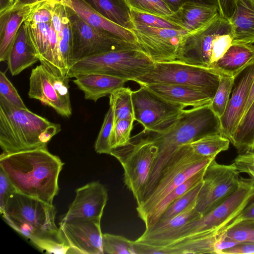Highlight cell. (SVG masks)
Wrapping results in <instances>:
<instances>
[{"label":"cell","mask_w":254,"mask_h":254,"mask_svg":"<svg viewBox=\"0 0 254 254\" xmlns=\"http://www.w3.org/2000/svg\"><path fill=\"white\" fill-rule=\"evenodd\" d=\"M64 163L47 147L0 156V169L16 191L50 205L59 190L58 180Z\"/></svg>","instance_id":"cell-1"},{"label":"cell","mask_w":254,"mask_h":254,"mask_svg":"<svg viewBox=\"0 0 254 254\" xmlns=\"http://www.w3.org/2000/svg\"><path fill=\"white\" fill-rule=\"evenodd\" d=\"M56 210L38 199L15 191L0 213L15 231L40 250L50 254H67L69 247L56 224Z\"/></svg>","instance_id":"cell-2"},{"label":"cell","mask_w":254,"mask_h":254,"mask_svg":"<svg viewBox=\"0 0 254 254\" xmlns=\"http://www.w3.org/2000/svg\"><path fill=\"white\" fill-rule=\"evenodd\" d=\"M220 118L209 104L184 109L173 125L165 131H141L140 133L152 140L158 148L143 199L150 194L163 168L179 147L206 135L220 134Z\"/></svg>","instance_id":"cell-3"},{"label":"cell","mask_w":254,"mask_h":254,"mask_svg":"<svg viewBox=\"0 0 254 254\" xmlns=\"http://www.w3.org/2000/svg\"><path fill=\"white\" fill-rule=\"evenodd\" d=\"M61 130L59 124L52 123L28 108L16 107L0 96L1 154L47 147Z\"/></svg>","instance_id":"cell-4"},{"label":"cell","mask_w":254,"mask_h":254,"mask_svg":"<svg viewBox=\"0 0 254 254\" xmlns=\"http://www.w3.org/2000/svg\"><path fill=\"white\" fill-rule=\"evenodd\" d=\"M229 20L218 14L212 21L182 38L175 61L211 68L232 44Z\"/></svg>","instance_id":"cell-5"},{"label":"cell","mask_w":254,"mask_h":254,"mask_svg":"<svg viewBox=\"0 0 254 254\" xmlns=\"http://www.w3.org/2000/svg\"><path fill=\"white\" fill-rule=\"evenodd\" d=\"M254 197V182L240 178L236 189L201 217L191 220L158 243L164 247L200 233H216L235 218Z\"/></svg>","instance_id":"cell-6"},{"label":"cell","mask_w":254,"mask_h":254,"mask_svg":"<svg viewBox=\"0 0 254 254\" xmlns=\"http://www.w3.org/2000/svg\"><path fill=\"white\" fill-rule=\"evenodd\" d=\"M155 63L140 49L109 51L81 59L70 67L69 78L99 73L133 81L151 71Z\"/></svg>","instance_id":"cell-7"},{"label":"cell","mask_w":254,"mask_h":254,"mask_svg":"<svg viewBox=\"0 0 254 254\" xmlns=\"http://www.w3.org/2000/svg\"><path fill=\"white\" fill-rule=\"evenodd\" d=\"M214 159L197 155L190 143L179 147L163 168L150 194L137 205L139 217L143 222L172 191L207 166Z\"/></svg>","instance_id":"cell-8"},{"label":"cell","mask_w":254,"mask_h":254,"mask_svg":"<svg viewBox=\"0 0 254 254\" xmlns=\"http://www.w3.org/2000/svg\"><path fill=\"white\" fill-rule=\"evenodd\" d=\"M134 138L128 145L112 149L110 155L122 165L124 183L138 205L143 199L158 148L152 140L140 133Z\"/></svg>","instance_id":"cell-9"},{"label":"cell","mask_w":254,"mask_h":254,"mask_svg":"<svg viewBox=\"0 0 254 254\" xmlns=\"http://www.w3.org/2000/svg\"><path fill=\"white\" fill-rule=\"evenodd\" d=\"M220 78V75L213 68L172 61L155 63L151 71L133 81L140 85L173 84L191 86L205 91L213 98Z\"/></svg>","instance_id":"cell-10"},{"label":"cell","mask_w":254,"mask_h":254,"mask_svg":"<svg viewBox=\"0 0 254 254\" xmlns=\"http://www.w3.org/2000/svg\"><path fill=\"white\" fill-rule=\"evenodd\" d=\"M66 9L72 38V64L86 57L109 51L140 49L137 44L94 28L70 7L66 6Z\"/></svg>","instance_id":"cell-11"},{"label":"cell","mask_w":254,"mask_h":254,"mask_svg":"<svg viewBox=\"0 0 254 254\" xmlns=\"http://www.w3.org/2000/svg\"><path fill=\"white\" fill-rule=\"evenodd\" d=\"M140 86L132 92L134 120L143 126L144 130L156 132L167 130L186 107L169 102L145 86Z\"/></svg>","instance_id":"cell-12"},{"label":"cell","mask_w":254,"mask_h":254,"mask_svg":"<svg viewBox=\"0 0 254 254\" xmlns=\"http://www.w3.org/2000/svg\"><path fill=\"white\" fill-rule=\"evenodd\" d=\"M69 78L59 76L41 64L32 69L29 77V98L40 101L52 108L61 116L69 118L72 114Z\"/></svg>","instance_id":"cell-13"},{"label":"cell","mask_w":254,"mask_h":254,"mask_svg":"<svg viewBox=\"0 0 254 254\" xmlns=\"http://www.w3.org/2000/svg\"><path fill=\"white\" fill-rule=\"evenodd\" d=\"M239 174L234 163L220 164L213 159L205 169L196 198L197 212L203 215L231 194L239 185Z\"/></svg>","instance_id":"cell-14"},{"label":"cell","mask_w":254,"mask_h":254,"mask_svg":"<svg viewBox=\"0 0 254 254\" xmlns=\"http://www.w3.org/2000/svg\"><path fill=\"white\" fill-rule=\"evenodd\" d=\"M140 49L154 63L175 61L184 29L134 25L131 30Z\"/></svg>","instance_id":"cell-15"},{"label":"cell","mask_w":254,"mask_h":254,"mask_svg":"<svg viewBox=\"0 0 254 254\" xmlns=\"http://www.w3.org/2000/svg\"><path fill=\"white\" fill-rule=\"evenodd\" d=\"M67 254H103L101 220L77 219L59 223Z\"/></svg>","instance_id":"cell-16"},{"label":"cell","mask_w":254,"mask_h":254,"mask_svg":"<svg viewBox=\"0 0 254 254\" xmlns=\"http://www.w3.org/2000/svg\"><path fill=\"white\" fill-rule=\"evenodd\" d=\"M75 198L61 221L73 219L101 220L108 195L105 187L99 182L87 184L78 188Z\"/></svg>","instance_id":"cell-17"},{"label":"cell","mask_w":254,"mask_h":254,"mask_svg":"<svg viewBox=\"0 0 254 254\" xmlns=\"http://www.w3.org/2000/svg\"><path fill=\"white\" fill-rule=\"evenodd\" d=\"M254 74V63L245 68L235 78L232 96L224 114L220 118V134L229 140L244 114Z\"/></svg>","instance_id":"cell-18"},{"label":"cell","mask_w":254,"mask_h":254,"mask_svg":"<svg viewBox=\"0 0 254 254\" xmlns=\"http://www.w3.org/2000/svg\"><path fill=\"white\" fill-rule=\"evenodd\" d=\"M45 2L11 7L0 13V62L7 61L9 52L21 25L37 8Z\"/></svg>","instance_id":"cell-19"},{"label":"cell","mask_w":254,"mask_h":254,"mask_svg":"<svg viewBox=\"0 0 254 254\" xmlns=\"http://www.w3.org/2000/svg\"><path fill=\"white\" fill-rule=\"evenodd\" d=\"M218 14L217 6L188 1L166 20L179 25L190 33L206 26Z\"/></svg>","instance_id":"cell-20"},{"label":"cell","mask_w":254,"mask_h":254,"mask_svg":"<svg viewBox=\"0 0 254 254\" xmlns=\"http://www.w3.org/2000/svg\"><path fill=\"white\" fill-rule=\"evenodd\" d=\"M164 99L185 107H196L210 104L213 97L205 91L195 87L173 84L144 85Z\"/></svg>","instance_id":"cell-21"},{"label":"cell","mask_w":254,"mask_h":254,"mask_svg":"<svg viewBox=\"0 0 254 254\" xmlns=\"http://www.w3.org/2000/svg\"><path fill=\"white\" fill-rule=\"evenodd\" d=\"M74 78L73 82L84 93V98L94 102L110 95L128 81L127 79L99 73L81 74Z\"/></svg>","instance_id":"cell-22"},{"label":"cell","mask_w":254,"mask_h":254,"mask_svg":"<svg viewBox=\"0 0 254 254\" xmlns=\"http://www.w3.org/2000/svg\"><path fill=\"white\" fill-rule=\"evenodd\" d=\"M39 59L24 22L20 26L9 52L7 64L12 76L18 75Z\"/></svg>","instance_id":"cell-23"},{"label":"cell","mask_w":254,"mask_h":254,"mask_svg":"<svg viewBox=\"0 0 254 254\" xmlns=\"http://www.w3.org/2000/svg\"><path fill=\"white\" fill-rule=\"evenodd\" d=\"M70 7L83 20L94 28L138 45L135 36L131 30L108 19L95 10L84 0H70Z\"/></svg>","instance_id":"cell-24"},{"label":"cell","mask_w":254,"mask_h":254,"mask_svg":"<svg viewBox=\"0 0 254 254\" xmlns=\"http://www.w3.org/2000/svg\"><path fill=\"white\" fill-rule=\"evenodd\" d=\"M229 20L232 30V44L254 43V0H237Z\"/></svg>","instance_id":"cell-25"},{"label":"cell","mask_w":254,"mask_h":254,"mask_svg":"<svg viewBox=\"0 0 254 254\" xmlns=\"http://www.w3.org/2000/svg\"><path fill=\"white\" fill-rule=\"evenodd\" d=\"M66 5L55 3L53 9L52 23L55 28L62 64L67 75L72 64V38Z\"/></svg>","instance_id":"cell-26"},{"label":"cell","mask_w":254,"mask_h":254,"mask_svg":"<svg viewBox=\"0 0 254 254\" xmlns=\"http://www.w3.org/2000/svg\"><path fill=\"white\" fill-rule=\"evenodd\" d=\"M254 63V46L233 44L213 66L220 75L235 77L249 65Z\"/></svg>","instance_id":"cell-27"},{"label":"cell","mask_w":254,"mask_h":254,"mask_svg":"<svg viewBox=\"0 0 254 254\" xmlns=\"http://www.w3.org/2000/svg\"><path fill=\"white\" fill-rule=\"evenodd\" d=\"M52 22L36 23L27 18L24 23L27 27L40 63L44 64L55 74L60 76L55 66L51 49L50 29Z\"/></svg>","instance_id":"cell-28"},{"label":"cell","mask_w":254,"mask_h":254,"mask_svg":"<svg viewBox=\"0 0 254 254\" xmlns=\"http://www.w3.org/2000/svg\"><path fill=\"white\" fill-rule=\"evenodd\" d=\"M100 14L127 29L133 28L130 9L125 0H84Z\"/></svg>","instance_id":"cell-29"},{"label":"cell","mask_w":254,"mask_h":254,"mask_svg":"<svg viewBox=\"0 0 254 254\" xmlns=\"http://www.w3.org/2000/svg\"><path fill=\"white\" fill-rule=\"evenodd\" d=\"M207 166L194 174L183 184L176 188L157 205L143 221L145 225V229H150L157 223L161 215L172 202L202 181L203 177Z\"/></svg>","instance_id":"cell-30"},{"label":"cell","mask_w":254,"mask_h":254,"mask_svg":"<svg viewBox=\"0 0 254 254\" xmlns=\"http://www.w3.org/2000/svg\"><path fill=\"white\" fill-rule=\"evenodd\" d=\"M230 141L239 153L254 148V101L242 116Z\"/></svg>","instance_id":"cell-31"},{"label":"cell","mask_w":254,"mask_h":254,"mask_svg":"<svg viewBox=\"0 0 254 254\" xmlns=\"http://www.w3.org/2000/svg\"><path fill=\"white\" fill-rule=\"evenodd\" d=\"M230 140L219 133L201 137L190 144L197 155L208 158H215L218 154L229 149Z\"/></svg>","instance_id":"cell-32"},{"label":"cell","mask_w":254,"mask_h":254,"mask_svg":"<svg viewBox=\"0 0 254 254\" xmlns=\"http://www.w3.org/2000/svg\"><path fill=\"white\" fill-rule=\"evenodd\" d=\"M132 92L130 88L123 86L110 95L109 103L113 110L114 124L121 120L134 119Z\"/></svg>","instance_id":"cell-33"},{"label":"cell","mask_w":254,"mask_h":254,"mask_svg":"<svg viewBox=\"0 0 254 254\" xmlns=\"http://www.w3.org/2000/svg\"><path fill=\"white\" fill-rule=\"evenodd\" d=\"M235 78L220 75L218 87L210 104L213 111L219 118L224 114L228 104Z\"/></svg>","instance_id":"cell-34"},{"label":"cell","mask_w":254,"mask_h":254,"mask_svg":"<svg viewBox=\"0 0 254 254\" xmlns=\"http://www.w3.org/2000/svg\"><path fill=\"white\" fill-rule=\"evenodd\" d=\"M130 9L155 15L165 19L174 13L164 0H125Z\"/></svg>","instance_id":"cell-35"},{"label":"cell","mask_w":254,"mask_h":254,"mask_svg":"<svg viewBox=\"0 0 254 254\" xmlns=\"http://www.w3.org/2000/svg\"><path fill=\"white\" fill-rule=\"evenodd\" d=\"M202 181L172 202L161 215L157 222L168 220L187 209L196 200Z\"/></svg>","instance_id":"cell-36"},{"label":"cell","mask_w":254,"mask_h":254,"mask_svg":"<svg viewBox=\"0 0 254 254\" xmlns=\"http://www.w3.org/2000/svg\"><path fill=\"white\" fill-rule=\"evenodd\" d=\"M103 254H135L133 241L120 235L103 234Z\"/></svg>","instance_id":"cell-37"},{"label":"cell","mask_w":254,"mask_h":254,"mask_svg":"<svg viewBox=\"0 0 254 254\" xmlns=\"http://www.w3.org/2000/svg\"><path fill=\"white\" fill-rule=\"evenodd\" d=\"M221 233H223L226 238L240 243L254 244V218L243 220Z\"/></svg>","instance_id":"cell-38"},{"label":"cell","mask_w":254,"mask_h":254,"mask_svg":"<svg viewBox=\"0 0 254 254\" xmlns=\"http://www.w3.org/2000/svg\"><path fill=\"white\" fill-rule=\"evenodd\" d=\"M114 124L113 110L110 106L95 143L94 149L96 152L99 154H110L112 149L110 145V139Z\"/></svg>","instance_id":"cell-39"},{"label":"cell","mask_w":254,"mask_h":254,"mask_svg":"<svg viewBox=\"0 0 254 254\" xmlns=\"http://www.w3.org/2000/svg\"><path fill=\"white\" fill-rule=\"evenodd\" d=\"M134 121V119H124L114 125L110 139L112 149L124 147L129 143Z\"/></svg>","instance_id":"cell-40"},{"label":"cell","mask_w":254,"mask_h":254,"mask_svg":"<svg viewBox=\"0 0 254 254\" xmlns=\"http://www.w3.org/2000/svg\"><path fill=\"white\" fill-rule=\"evenodd\" d=\"M130 9L133 25H145L156 28L183 29L179 25L159 16L130 8Z\"/></svg>","instance_id":"cell-41"},{"label":"cell","mask_w":254,"mask_h":254,"mask_svg":"<svg viewBox=\"0 0 254 254\" xmlns=\"http://www.w3.org/2000/svg\"><path fill=\"white\" fill-rule=\"evenodd\" d=\"M0 96L16 107L27 108L5 72L2 71H0Z\"/></svg>","instance_id":"cell-42"},{"label":"cell","mask_w":254,"mask_h":254,"mask_svg":"<svg viewBox=\"0 0 254 254\" xmlns=\"http://www.w3.org/2000/svg\"><path fill=\"white\" fill-rule=\"evenodd\" d=\"M239 173H246L254 182V148L240 153L234 160Z\"/></svg>","instance_id":"cell-43"},{"label":"cell","mask_w":254,"mask_h":254,"mask_svg":"<svg viewBox=\"0 0 254 254\" xmlns=\"http://www.w3.org/2000/svg\"><path fill=\"white\" fill-rule=\"evenodd\" d=\"M16 191L14 186L5 174L0 169V212L4 210L7 202L11 195Z\"/></svg>","instance_id":"cell-44"},{"label":"cell","mask_w":254,"mask_h":254,"mask_svg":"<svg viewBox=\"0 0 254 254\" xmlns=\"http://www.w3.org/2000/svg\"><path fill=\"white\" fill-rule=\"evenodd\" d=\"M56 3L48 2L43 3L30 15L28 19L36 23H49L53 20V9Z\"/></svg>","instance_id":"cell-45"},{"label":"cell","mask_w":254,"mask_h":254,"mask_svg":"<svg viewBox=\"0 0 254 254\" xmlns=\"http://www.w3.org/2000/svg\"><path fill=\"white\" fill-rule=\"evenodd\" d=\"M254 218V197L245 209L235 218L217 233L223 232L228 228L243 220Z\"/></svg>","instance_id":"cell-46"},{"label":"cell","mask_w":254,"mask_h":254,"mask_svg":"<svg viewBox=\"0 0 254 254\" xmlns=\"http://www.w3.org/2000/svg\"><path fill=\"white\" fill-rule=\"evenodd\" d=\"M237 0H217L219 14L229 20L235 8Z\"/></svg>","instance_id":"cell-47"},{"label":"cell","mask_w":254,"mask_h":254,"mask_svg":"<svg viewBox=\"0 0 254 254\" xmlns=\"http://www.w3.org/2000/svg\"><path fill=\"white\" fill-rule=\"evenodd\" d=\"M221 254H254V244L242 243L223 250Z\"/></svg>","instance_id":"cell-48"},{"label":"cell","mask_w":254,"mask_h":254,"mask_svg":"<svg viewBox=\"0 0 254 254\" xmlns=\"http://www.w3.org/2000/svg\"><path fill=\"white\" fill-rule=\"evenodd\" d=\"M171 9L175 12L184 2L191 1L197 3L216 5L218 6L217 0H164Z\"/></svg>","instance_id":"cell-49"},{"label":"cell","mask_w":254,"mask_h":254,"mask_svg":"<svg viewBox=\"0 0 254 254\" xmlns=\"http://www.w3.org/2000/svg\"><path fill=\"white\" fill-rule=\"evenodd\" d=\"M45 2H54L64 4L63 0H15L12 7H19Z\"/></svg>","instance_id":"cell-50"},{"label":"cell","mask_w":254,"mask_h":254,"mask_svg":"<svg viewBox=\"0 0 254 254\" xmlns=\"http://www.w3.org/2000/svg\"><path fill=\"white\" fill-rule=\"evenodd\" d=\"M13 0H0V13H1L12 7Z\"/></svg>","instance_id":"cell-51"},{"label":"cell","mask_w":254,"mask_h":254,"mask_svg":"<svg viewBox=\"0 0 254 254\" xmlns=\"http://www.w3.org/2000/svg\"><path fill=\"white\" fill-rule=\"evenodd\" d=\"M254 101V77H253V82H252L250 92L249 94V96L248 97V101L247 102V104H246L243 115L247 111V110L249 109V108L250 107L251 104L253 103V102Z\"/></svg>","instance_id":"cell-52"},{"label":"cell","mask_w":254,"mask_h":254,"mask_svg":"<svg viewBox=\"0 0 254 254\" xmlns=\"http://www.w3.org/2000/svg\"><path fill=\"white\" fill-rule=\"evenodd\" d=\"M63 0V2H64V3L65 5L70 7V0Z\"/></svg>","instance_id":"cell-53"}]
</instances>
